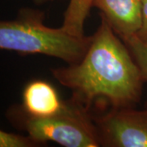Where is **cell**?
<instances>
[{
	"mask_svg": "<svg viewBox=\"0 0 147 147\" xmlns=\"http://www.w3.org/2000/svg\"><path fill=\"white\" fill-rule=\"evenodd\" d=\"M52 73L71 91V99L88 110L95 105L134 107L146 83L127 45L101 14L84 57L67 67L53 69Z\"/></svg>",
	"mask_w": 147,
	"mask_h": 147,
	"instance_id": "cell-1",
	"label": "cell"
},
{
	"mask_svg": "<svg viewBox=\"0 0 147 147\" xmlns=\"http://www.w3.org/2000/svg\"><path fill=\"white\" fill-rule=\"evenodd\" d=\"M43 12L22 9L16 19L0 23V48L21 54H42L69 65L84 57L92 36L78 37L63 27L50 28L43 23Z\"/></svg>",
	"mask_w": 147,
	"mask_h": 147,
	"instance_id": "cell-2",
	"label": "cell"
},
{
	"mask_svg": "<svg viewBox=\"0 0 147 147\" xmlns=\"http://www.w3.org/2000/svg\"><path fill=\"white\" fill-rule=\"evenodd\" d=\"M17 110L18 123L41 144L54 142L65 147L100 146L91 111L71 98L64 101L57 114L43 118L28 115L22 108Z\"/></svg>",
	"mask_w": 147,
	"mask_h": 147,
	"instance_id": "cell-3",
	"label": "cell"
},
{
	"mask_svg": "<svg viewBox=\"0 0 147 147\" xmlns=\"http://www.w3.org/2000/svg\"><path fill=\"white\" fill-rule=\"evenodd\" d=\"M93 119L100 146L147 147V106L110 108Z\"/></svg>",
	"mask_w": 147,
	"mask_h": 147,
	"instance_id": "cell-4",
	"label": "cell"
},
{
	"mask_svg": "<svg viewBox=\"0 0 147 147\" xmlns=\"http://www.w3.org/2000/svg\"><path fill=\"white\" fill-rule=\"evenodd\" d=\"M92 7L100 11L119 36L137 34L141 29V0H93Z\"/></svg>",
	"mask_w": 147,
	"mask_h": 147,
	"instance_id": "cell-5",
	"label": "cell"
},
{
	"mask_svg": "<svg viewBox=\"0 0 147 147\" xmlns=\"http://www.w3.org/2000/svg\"><path fill=\"white\" fill-rule=\"evenodd\" d=\"M57 90L44 80H34L27 84L22 94V109L28 115L43 118L57 114L62 108Z\"/></svg>",
	"mask_w": 147,
	"mask_h": 147,
	"instance_id": "cell-6",
	"label": "cell"
},
{
	"mask_svg": "<svg viewBox=\"0 0 147 147\" xmlns=\"http://www.w3.org/2000/svg\"><path fill=\"white\" fill-rule=\"evenodd\" d=\"M93 0H69L64 13L62 27L69 34L84 37V22L92 7Z\"/></svg>",
	"mask_w": 147,
	"mask_h": 147,
	"instance_id": "cell-7",
	"label": "cell"
},
{
	"mask_svg": "<svg viewBox=\"0 0 147 147\" xmlns=\"http://www.w3.org/2000/svg\"><path fill=\"white\" fill-rule=\"evenodd\" d=\"M119 37L126 44L138 65L145 82H147V44L142 42L136 34Z\"/></svg>",
	"mask_w": 147,
	"mask_h": 147,
	"instance_id": "cell-8",
	"label": "cell"
},
{
	"mask_svg": "<svg viewBox=\"0 0 147 147\" xmlns=\"http://www.w3.org/2000/svg\"><path fill=\"white\" fill-rule=\"evenodd\" d=\"M30 136L25 137L20 134L0 131V146L1 147H34L41 146Z\"/></svg>",
	"mask_w": 147,
	"mask_h": 147,
	"instance_id": "cell-9",
	"label": "cell"
},
{
	"mask_svg": "<svg viewBox=\"0 0 147 147\" xmlns=\"http://www.w3.org/2000/svg\"><path fill=\"white\" fill-rule=\"evenodd\" d=\"M142 5V26L137 35L142 42L147 44V0H141Z\"/></svg>",
	"mask_w": 147,
	"mask_h": 147,
	"instance_id": "cell-10",
	"label": "cell"
},
{
	"mask_svg": "<svg viewBox=\"0 0 147 147\" xmlns=\"http://www.w3.org/2000/svg\"><path fill=\"white\" fill-rule=\"evenodd\" d=\"M146 106H147V101H146Z\"/></svg>",
	"mask_w": 147,
	"mask_h": 147,
	"instance_id": "cell-11",
	"label": "cell"
}]
</instances>
